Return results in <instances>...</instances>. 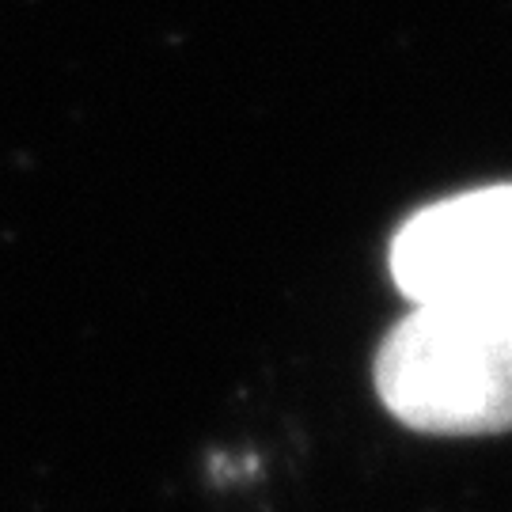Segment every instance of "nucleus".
Wrapping results in <instances>:
<instances>
[{"label":"nucleus","mask_w":512,"mask_h":512,"mask_svg":"<svg viewBox=\"0 0 512 512\" xmlns=\"http://www.w3.org/2000/svg\"><path fill=\"white\" fill-rule=\"evenodd\" d=\"M372 384L387 414L414 433H509L512 293L410 304L376 349Z\"/></svg>","instance_id":"nucleus-1"},{"label":"nucleus","mask_w":512,"mask_h":512,"mask_svg":"<svg viewBox=\"0 0 512 512\" xmlns=\"http://www.w3.org/2000/svg\"><path fill=\"white\" fill-rule=\"evenodd\" d=\"M387 270L410 304L512 293V183L421 205L391 239Z\"/></svg>","instance_id":"nucleus-2"}]
</instances>
